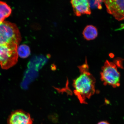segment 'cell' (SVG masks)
Instances as JSON below:
<instances>
[{"instance_id":"cell-1","label":"cell","mask_w":124,"mask_h":124,"mask_svg":"<svg viewBox=\"0 0 124 124\" xmlns=\"http://www.w3.org/2000/svg\"><path fill=\"white\" fill-rule=\"evenodd\" d=\"M79 76L74 80L73 86L74 93L80 103L86 104V100L89 99L96 92L95 80L90 72L87 61L78 67Z\"/></svg>"},{"instance_id":"cell-2","label":"cell","mask_w":124,"mask_h":124,"mask_svg":"<svg viewBox=\"0 0 124 124\" xmlns=\"http://www.w3.org/2000/svg\"><path fill=\"white\" fill-rule=\"evenodd\" d=\"M18 46L14 43L0 45V66L3 69H8L16 64Z\"/></svg>"},{"instance_id":"cell-3","label":"cell","mask_w":124,"mask_h":124,"mask_svg":"<svg viewBox=\"0 0 124 124\" xmlns=\"http://www.w3.org/2000/svg\"><path fill=\"white\" fill-rule=\"evenodd\" d=\"M21 40V34L16 25L8 21L0 24V45L14 43L18 45Z\"/></svg>"},{"instance_id":"cell-4","label":"cell","mask_w":124,"mask_h":124,"mask_svg":"<svg viewBox=\"0 0 124 124\" xmlns=\"http://www.w3.org/2000/svg\"><path fill=\"white\" fill-rule=\"evenodd\" d=\"M100 74L101 80L104 85H111L114 88L120 86V74L115 63L107 60Z\"/></svg>"},{"instance_id":"cell-5","label":"cell","mask_w":124,"mask_h":124,"mask_svg":"<svg viewBox=\"0 0 124 124\" xmlns=\"http://www.w3.org/2000/svg\"><path fill=\"white\" fill-rule=\"evenodd\" d=\"M107 11L118 21L124 20V0H103Z\"/></svg>"},{"instance_id":"cell-6","label":"cell","mask_w":124,"mask_h":124,"mask_svg":"<svg viewBox=\"0 0 124 124\" xmlns=\"http://www.w3.org/2000/svg\"><path fill=\"white\" fill-rule=\"evenodd\" d=\"M33 120L29 113L21 109L12 112L7 120L8 124H32Z\"/></svg>"},{"instance_id":"cell-7","label":"cell","mask_w":124,"mask_h":124,"mask_svg":"<svg viewBox=\"0 0 124 124\" xmlns=\"http://www.w3.org/2000/svg\"><path fill=\"white\" fill-rule=\"evenodd\" d=\"M74 13L78 16L91 14L89 0H71Z\"/></svg>"},{"instance_id":"cell-8","label":"cell","mask_w":124,"mask_h":124,"mask_svg":"<svg viewBox=\"0 0 124 124\" xmlns=\"http://www.w3.org/2000/svg\"><path fill=\"white\" fill-rule=\"evenodd\" d=\"M83 34L85 39L90 41L95 39L98 35L97 29L93 25L87 26L84 30Z\"/></svg>"},{"instance_id":"cell-9","label":"cell","mask_w":124,"mask_h":124,"mask_svg":"<svg viewBox=\"0 0 124 124\" xmlns=\"http://www.w3.org/2000/svg\"><path fill=\"white\" fill-rule=\"evenodd\" d=\"M11 12V8L6 3L0 1V24L10 16Z\"/></svg>"},{"instance_id":"cell-10","label":"cell","mask_w":124,"mask_h":124,"mask_svg":"<svg viewBox=\"0 0 124 124\" xmlns=\"http://www.w3.org/2000/svg\"><path fill=\"white\" fill-rule=\"evenodd\" d=\"M30 48L26 45H22L18 48V55L23 58H27L30 54Z\"/></svg>"},{"instance_id":"cell-11","label":"cell","mask_w":124,"mask_h":124,"mask_svg":"<svg viewBox=\"0 0 124 124\" xmlns=\"http://www.w3.org/2000/svg\"><path fill=\"white\" fill-rule=\"evenodd\" d=\"M102 0H89L91 8H93L101 9Z\"/></svg>"},{"instance_id":"cell-12","label":"cell","mask_w":124,"mask_h":124,"mask_svg":"<svg viewBox=\"0 0 124 124\" xmlns=\"http://www.w3.org/2000/svg\"><path fill=\"white\" fill-rule=\"evenodd\" d=\"M97 124H110L108 122L106 121H102L99 122Z\"/></svg>"}]
</instances>
